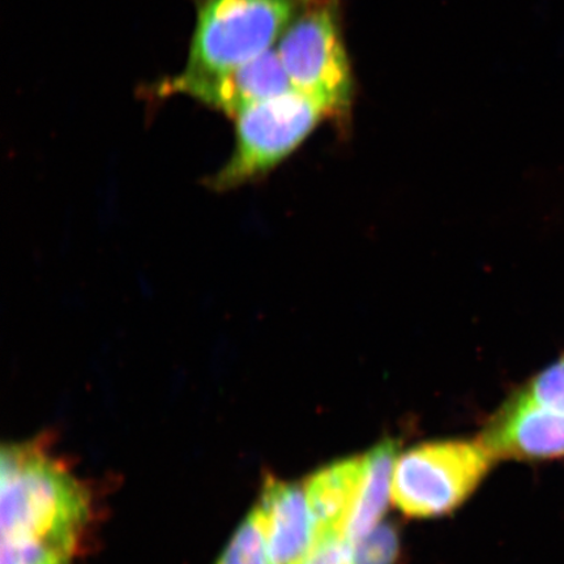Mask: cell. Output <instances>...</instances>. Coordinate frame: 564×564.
Returning <instances> with one entry per match:
<instances>
[{"mask_svg":"<svg viewBox=\"0 0 564 564\" xmlns=\"http://www.w3.org/2000/svg\"><path fill=\"white\" fill-rule=\"evenodd\" d=\"M2 540H39L75 554L89 496L39 443L10 444L0 462Z\"/></svg>","mask_w":564,"mask_h":564,"instance_id":"1","label":"cell"},{"mask_svg":"<svg viewBox=\"0 0 564 564\" xmlns=\"http://www.w3.org/2000/svg\"><path fill=\"white\" fill-rule=\"evenodd\" d=\"M326 117L319 102L297 89L246 106L235 117V150L208 186L228 192L260 178L299 150Z\"/></svg>","mask_w":564,"mask_h":564,"instance_id":"2","label":"cell"},{"mask_svg":"<svg viewBox=\"0 0 564 564\" xmlns=\"http://www.w3.org/2000/svg\"><path fill=\"white\" fill-rule=\"evenodd\" d=\"M305 0H204L187 75H216L271 51Z\"/></svg>","mask_w":564,"mask_h":564,"instance_id":"3","label":"cell"},{"mask_svg":"<svg viewBox=\"0 0 564 564\" xmlns=\"http://www.w3.org/2000/svg\"><path fill=\"white\" fill-rule=\"evenodd\" d=\"M278 52L294 89L313 97L328 117L348 111L352 76L337 0H305Z\"/></svg>","mask_w":564,"mask_h":564,"instance_id":"4","label":"cell"},{"mask_svg":"<svg viewBox=\"0 0 564 564\" xmlns=\"http://www.w3.org/2000/svg\"><path fill=\"white\" fill-rule=\"evenodd\" d=\"M494 458L481 442H436L408 451L393 474L392 499L412 518L453 512L477 489Z\"/></svg>","mask_w":564,"mask_h":564,"instance_id":"5","label":"cell"},{"mask_svg":"<svg viewBox=\"0 0 564 564\" xmlns=\"http://www.w3.org/2000/svg\"><path fill=\"white\" fill-rule=\"evenodd\" d=\"M164 88L167 94L187 95L231 117L246 106L294 89L278 51H268L223 74L182 73Z\"/></svg>","mask_w":564,"mask_h":564,"instance_id":"6","label":"cell"},{"mask_svg":"<svg viewBox=\"0 0 564 564\" xmlns=\"http://www.w3.org/2000/svg\"><path fill=\"white\" fill-rule=\"evenodd\" d=\"M494 460H552L564 457V414L514 394L494 415L481 434Z\"/></svg>","mask_w":564,"mask_h":564,"instance_id":"7","label":"cell"},{"mask_svg":"<svg viewBox=\"0 0 564 564\" xmlns=\"http://www.w3.org/2000/svg\"><path fill=\"white\" fill-rule=\"evenodd\" d=\"M257 506L262 513L272 564H299L316 534L305 484L268 476Z\"/></svg>","mask_w":564,"mask_h":564,"instance_id":"8","label":"cell"},{"mask_svg":"<svg viewBox=\"0 0 564 564\" xmlns=\"http://www.w3.org/2000/svg\"><path fill=\"white\" fill-rule=\"evenodd\" d=\"M365 456L345 458L315 471L305 482L316 533L341 529L355 503L364 476Z\"/></svg>","mask_w":564,"mask_h":564,"instance_id":"9","label":"cell"},{"mask_svg":"<svg viewBox=\"0 0 564 564\" xmlns=\"http://www.w3.org/2000/svg\"><path fill=\"white\" fill-rule=\"evenodd\" d=\"M398 454L399 443L386 440L365 455L361 484L344 527V535L349 544L370 533L383 518L392 494L393 467Z\"/></svg>","mask_w":564,"mask_h":564,"instance_id":"10","label":"cell"},{"mask_svg":"<svg viewBox=\"0 0 564 564\" xmlns=\"http://www.w3.org/2000/svg\"><path fill=\"white\" fill-rule=\"evenodd\" d=\"M215 564H272L258 506L243 519Z\"/></svg>","mask_w":564,"mask_h":564,"instance_id":"11","label":"cell"},{"mask_svg":"<svg viewBox=\"0 0 564 564\" xmlns=\"http://www.w3.org/2000/svg\"><path fill=\"white\" fill-rule=\"evenodd\" d=\"M399 550L400 539L397 525L379 524L362 539L350 542L347 564H394Z\"/></svg>","mask_w":564,"mask_h":564,"instance_id":"12","label":"cell"},{"mask_svg":"<svg viewBox=\"0 0 564 564\" xmlns=\"http://www.w3.org/2000/svg\"><path fill=\"white\" fill-rule=\"evenodd\" d=\"M73 554L39 540H2L0 564H70Z\"/></svg>","mask_w":564,"mask_h":564,"instance_id":"13","label":"cell"},{"mask_svg":"<svg viewBox=\"0 0 564 564\" xmlns=\"http://www.w3.org/2000/svg\"><path fill=\"white\" fill-rule=\"evenodd\" d=\"M535 404L564 414V356L521 391Z\"/></svg>","mask_w":564,"mask_h":564,"instance_id":"14","label":"cell"},{"mask_svg":"<svg viewBox=\"0 0 564 564\" xmlns=\"http://www.w3.org/2000/svg\"><path fill=\"white\" fill-rule=\"evenodd\" d=\"M349 544L341 529L319 532L299 564H347Z\"/></svg>","mask_w":564,"mask_h":564,"instance_id":"15","label":"cell"}]
</instances>
